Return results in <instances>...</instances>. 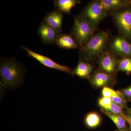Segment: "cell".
Wrapping results in <instances>:
<instances>
[{
    "instance_id": "e0dca14e",
    "label": "cell",
    "mask_w": 131,
    "mask_h": 131,
    "mask_svg": "<svg viewBox=\"0 0 131 131\" xmlns=\"http://www.w3.org/2000/svg\"><path fill=\"white\" fill-rule=\"evenodd\" d=\"M117 71L125 72L127 74L131 73V57H126L118 59Z\"/></svg>"
},
{
    "instance_id": "44dd1931",
    "label": "cell",
    "mask_w": 131,
    "mask_h": 131,
    "mask_svg": "<svg viewBox=\"0 0 131 131\" xmlns=\"http://www.w3.org/2000/svg\"><path fill=\"white\" fill-rule=\"evenodd\" d=\"M119 91H115L108 87H103L102 90V94L103 97L110 98L111 96L116 95Z\"/></svg>"
},
{
    "instance_id": "5bb4252c",
    "label": "cell",
    "mask_w": 131,
    "mask_h": 131,
    "mask_svg": "<svg viewBox=\"0 0 131 131\" xmlns=\"http://www.w3.org/2000/svg\"><path fill=\"white\" fill-rule=\"evenodd\" d=\"M93 70L92 65L80 58L76 68L72 71V74L76 75L81 78H89Z\"/></svg>"
},
{
    "instance_id": "d4e9b609",
    "label": "cell",
    "mask_w": 131,
    "mask_h": 131,
    "mask_svg": "<svg viewBox=\"0 0 131 131\" xmlns=\"http://www.w3.org/2000/svg\"><path fill=\"white\" fill-rule=\"evenodd\" d=\"M127 110H128V112H129V114H131V108H128Z\"/></svg>"
},
{
    "instance_id": "ac0fdd59",
    "label": "cell",
    "mask_w": 131,
    "mask_h": 131,
    "mask_svg": "<svg viewBox=\"0 0 131 131\" xmlns=\"http://www.w3.org/2000/svg\"><path fill=\"white\" fill-rule=\"evenodd\" d=\"M101 117L97 113L92 112L87 115L85 119L86 125L90 128L98 126L101 122Z\"/></svg>"
},
{
    "instance_id": "6da1fadb",
    "label": "cell",
    "mask_w": 131,
    "mask_h": 131,
    "mask_svg": "<svg viewBox=\"0 0 131 131\" xmlns=\"http://www.w3.org/2000/svg\"><path fill=\"white\" fill-rule=\"evenodd\" d=\"M111 40L108 31H101L94 33L85 45L80 48V58L86 61L98 58L108 50Z\"/></svg>"
},
{
    "instance_id": "52a82bcc",
    "label": "cell",
    "mask_w": 131,
    "mask_h": 131,
    "mask_svg": "<svg viewBox=\"0 0 131 131\" xmlns=\"http://www.w3.org/2000/svg\"><path fill=\"white\" fill-rule=\"evenodd\" d=\"M21 47L27 52L29 56L35 59L42 64V65L46 67L72 74V71L70 68L68 66L59 64L50 58L41 54H38L26 47L23 46H21Z\"/></svg>"
},
{
    "instance_id": "9a60e30c",
    "label": "cell",
    "mask_w": 131,
    "mask_h": 131,
    "mask_svg": "<svg viewBox=\"0 0 131 131\" xmlns=\"http://www.w3.org/2000/svg\"><path fill=\"white\" fill-rule=\"evenodd\" d=\"M81 3L78 0H56L54 1L56 10L62 14H70L72 8Z\"/></svg>"
},
{
    "instance_id": "3957f363",
    "label": "cell",
    "mask_w": 131,
    "mask_h": 131,
    "mask_svg": "<svg viewBox=\"0 0 131 131\" xmlns=\"http://www.w3.org/2000/svg\"><path fill=\"white\" fill-rule=\"evenodd\" d=\"M96 28L80 15L75 16L71 35L79 47H83L90 40Z\"/></svg>"
},
{
    "instance_id": "277c9868",
    "label": "cell",
    "mask_w": 131,
    "mask_h": 131,
    "mask_svg": "<svg viewBox=\"0 0 131 131\" xmlns=\"http://www.w3.org/2000/svg\"><path fill=\"white\" fill-rule=\"evenodd\" d=\"M80 15L97 28L99 23L108 14L102 6L100 0H94L89 2Z\"/></svg>"
},
{
    "instance_id": "30bf717a",
    "label": "cell",
    "mask_w": 131,
    "mask_h": 131,
    "mask_svg": "<svg viewBox=\"0 0 131 131\" xmlns=\"http://www.w3.org/2000/svg\"><path fill=\"white\" fill-rule=\"evenodd\" d=\"M102 6L109 14L131 6L130 0H100Z\"/></svg>"
},
{
    "instance_id": "2e32d148",
    "label": "cell",
    "mask_w": 131,
    "mask_h": 131,
    "mask_svg": "<svg viewBox=\"0 0 131 131\" xmlns=\"http://www.w3.org/2000/svg\"><path fill=\"white\" fill-rule=\"evenodd\" d=\"M102 112L112 120L116 125L119 131H130L126 126V121L121 117L110 112L102 109Z\"/></svg>"
},
{
    "instance_id": "ffe728a7",
    "label": "cell",
    "mask_w": 131,
    "mask_h": 131,
    "mask_svg": "<svg viewBox=\"0 0 131 131\" xmlns=\"http://www.w3.org/2000/svg\"><path fill=\"white\" fill-rule=\"evenodd\" d=\"M110 98L113 103L119 106L122 109L127 108V100L121 91H119L116 95L111 96Z\"/></svg>"
},
{
    "instance_id": "ba28073f",
    "label": "cell",
    "mask_w": 131,
    "mask_h": 131,
    "mask_svg": "<svg viewBox=\"0 0 131 131\" xmlns=\"http://www.w3.org/2000/svg\"><path fill=\"white\" fill-rule=\"evenodd\" d=\"M98 63L101 70L113 74L117 71L118 59L108 50L98 57Z\"/></svg>"
},
{
    "instance_id": "9c48e42d",
    "label": "cell",
    "mask_w": 131,
    "mask_h": 131,
    "mask_svg": "<svg viewBox=\"0 0 131 131\" xmlns=\"http://www.w3.org/2000/svg\"><path fill=\"white\" fill-rule=\"evenodd\" d=\"M38 33L42 42L47 44L55 43L60 34L43 21L40 23Z\"/></svg>"
},
{
    "instance_id": "d6986e66",
    "label": "cell",
    "mask_w": 131,
    "mask_h": 131,
    "mask_svg": "<svg viewBox=\"0 0 131 131\" xmlns=\"http://www.w3.org/2000/svg\"><path fill=\"white\" fill-rule=\"evenodd\" d=\"M103 110L110 112L117 115L118 116H119L122 118L124 119L128 123L131 122L129 116L124 113L123 110H122V108L114 103H112V104L108 107Z\"/></svg>"
},
{
    "instance_id": "603a6c76",
    "label": "cell",
    "mask_w": 131,
    "mask_h": 131,
    "mask_svg": "<svg viewBox=\"0 0 131 131\" xmlns=\"http://www.w3.org/2000/svg\"><path fill=\"white\" fill-rule=\"evenodd\" d=\"M121 91L123 94L126 99L131 100V85L122 90Z\"/></svg>"
},
{
    "instance_id": "4fadbf2b",
    "label": "cell",
    "mask_w": 131,
    "mask_h": 131,
    "mask_svg": "<svg viewBox=\"0 0 131 131\" xmlns=\"http://www.w3.org/2000/svg\"><path fill=\"white\" fill-rule=\"evenodd\" d=\"M55 43L62 49H74L79 47L71 34H61L56 39Z\"/></svg>"
},
{
    "instance_id": "484cf974",
    "label": "cell",
    "mask_w": 131,
    "mask_h": 131,
    "mask_svg": "<svg viewBox=\"0 0 131 131\" xmlns=\"http://www.w3.org/2000/svg\"><path fill=\"white\" fill-rule=\"evenodd\" d=\"M128 116H129V118H130V120L131 122V114H129V115H128Z\"/></svg>"
},
{
    "instance_id": "4316f807",
    "label": "cell",
    "mask_w": 131,
    "mask_h": 131,
    "mask_svg": "<svg viewBox=\"0 0 131 131\" xmlns=\"http://www.w3.org/2000/svg\"></svg>"
},
{
    "instance_id": "cb8c5ba5",
    "label": "cell",
    "mask_w": 131,
    "mask_h": 131,
    "mask_svg": "<svg viewBox=\"0 0 131 131\" xmlns=\"http://www.w3.org/2000/svg\"><path fill=\"white\" fill-rule=\"evenodd\" d=\"M128 123H129V130L130 131H131V122Z\"/></svg>"
},
{
    "instance_id": "7a4b0ae2",
    "label": "cell",
    "mask_w": 131,
    "mask_h": 131,
    "mask_svg": "<svg viewBox=\"0 0 131 131\" xmlns=\"http://www.w3.org/2000/svg\"><path fill=\"white\" fill-rule=\"evenodd\" d=\"M25 69L15 60L2 61L0 65L1 81L5 88L15 89L23 80Z\"/></svg>"
},
{
    "instance_id": "7c38bea8",
    "label": "cell",
    "mask_w": 131,
    "mask_h": 131,
    "mask_svg": "<svg viewBox=\"0 0 131 131\" xmlns=\"http://www.w3.org/2000/svg\"><path fill=\"white\" fill-rule=\"evenodd\" d=\"M113 75L102 70L98 71L91 76L90 82L91 84L97 88L105 87L113 81Z\"/></svg>"
},
{
    "instance_id": "7402d4cb",
    "label": "cell",
    "mask_w": 131,
    "mask_h": 131,
    "mask_svg": "<svg viewBox=\"0 0 131 131\" xmlns=\"http://www.w3.org/2000/svg\"><path fill=\"white\" fill-rule=\"evenodd\" d=\"M112 103L110 98L103 97L98 101V103L102 109L105 110Z\"/></svg>"
},
{
    "instance_id": "5b68a950",
    "label": "cell",
    "mask_w": 131,
    "mask_h": 131,
    "mask_svg": "<svg viewBox=\"0 0 131 131\" xmlns=\"http://www.w3.org/2000/svg\"><path fill=\"white\" fill-rule=\"evenodd\" d=\"M112 14L120 35L131 40V6Z\"/></svg>"
},
{
    "instance_id": "8992f818",
    "label": "cell",
    "mask_w": 131,
    "mask_h": 131,
    "mask_svg": "<svg viewBox=\"0 0 131 131\" xmlns=\"http://www.w3.org/2000/svg\"><path fill=\"white\" fill-rule=\"evenodd\" d=\"M108 48V50L117 57H131V44L120 34L111 39Z\"/></svg>"
},
{
    "instance_id": "8fae6325",
    "label": "cell",
    "mask_w": 131,
    "mask_h": 131,
    "mask_svg": "<svg viewBox=\"0 0 131 131\" xmlns=\"http://www.w3.org/2000/svg\"><path fill=\"white\" fill-rule=\"evenodd\" d=\"M63 14L57 10L52 11L46 15L43 21L56 30L59 33L62 31Z\"/></svg>"
}]
</instances>
